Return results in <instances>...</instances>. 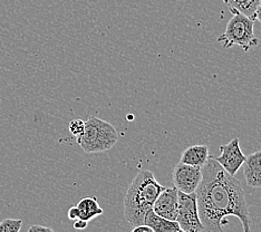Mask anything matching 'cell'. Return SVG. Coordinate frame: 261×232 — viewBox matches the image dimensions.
<instances>
[{
    "label": "cell",
    "mask_w": 261,
    "mask_h": 232,
    "mask_svg": "<svg viewBox=\"0 0 261 232\" xmlns=\"http://www.w3.org/2000/svg\"><path fill=\"white\" fill-rule=\"evenodd\" d=\"M174 187L183 193H193L197 191L199 184L202 181V170L179 162L173 169Z\"/></svg>",
    "instance_id": "cell-6"
},
{
    "label": "cell",
    "mask_w": 261,
    "mask_h": 232,
    "mask_svg": "<svg viewBox=\"0 0 261 232\" xmlns=\"http://www.w3.org/2000/svg\"><path fill=\"white\" fill-rule=\"evenodd\" d=\"M243 175L248 187L261 188V151L253 152L246 158Z\"/></svg>",
    "instance_id": "cell-9"
},
{
    "label": "cell",
    "mask_w": 261,
    "mask_h": 232,
    "mask_svg": "<svg viewBox=\"0 0 261 232\" xmlns=\"http://www.w3.org/2000/svg\"><path fill=\"white\" fill-rule=\"evenodd\" d=\"M202 181L197 189L199 216L207 232H223L225 217L234 216L243 232H251L250 212L241 183L230 175L215 158H209L202 166Z\"/></svg>",
    "instance_id": "cell-1"
},
{
    "label": "cell",
    "mask_w": 261,
    "mask_h": 232,
    "mask_svg": "<svg viewBox=\"0 0 261 232\" xmlns=\"http://www.w3.org/2000/svg\"><path fill=\"white\" fill-rule=\"evenodd\" d=\"M177 209H179V190L175 187H165L154 202L153 211L160 217L175 221Z\"/></svg>",
    "instance_id": "cell-8"
},
{
    "label": "cell",
    "mask_w": 261,
    "mask_h": 232,
    "mask_svg": "<svg viewBox=\"0 0 261 232\" xmlns=\"http://www.w3.org/2000/svg\"><path fill=\"white\" fill-rule=\"evenodd\" d=\"M130 232H153V230L145 224H141V225H135L134 229Z\"/></svg>",
    "instance_id": "cell-19"
},
{
    "label": "cell",
    "mask_w": 261,
    "mask_h": 232,
    "mask_svg": "<svg viewBox=\"0 0 261 232\" xmlns=\"http://www.w3.org/2000/svg\"><path fill=\"white\" fill-rule=\"evenodd\" d=\"M22 220L20 219H5L0 222V232H20Z\"/></svg>",
    "instance_id": "cell-14"
},
{
    "label": "cell",
    "mask_w": 261,
    "mask_h": 232,
    "mask_svg": "<svg viewBox=\"0 0 261 232\" xmlns=\"http://www.w3.org/2000/svg\"><path fill=\"white\" fill-rule=\"evenodd\" d=\"M27 232H55L50 228L44 227V225H39V224H34L32 227H29Z\"/></svg>",
    "instance_id": "cell-16"
},
{
    "label": "cell",
    "mask_w": 261,
    "mask_h": 232,
    "mask_svg": "<svg viewBox=\"0 0 261 232\" xmlns=\"http://www.w3.org/2000/svg\"><path fill=\"white\" fill-rule=\"evenodd\" d=\"M229 10L233 14H241L252 20H256L257 9L261 6V0H223Z\"/></svg>",
    "instance_id": "cell-12"
},
{
    "label": "cell",
    "mask_w": 261,
    "mask_h": 232,
    "mask_svg": "<svg viewBox=\"0 0 261 232\" xmlns=\"http://www.w3.org/2000/svg\"><path fill=\"white\" fill-rule=\"evenodd\" d=\"M256 20H258L259 22H261V6L257 9L256 13Z\"/></svg>",
    "instance_id": "cell-20"
},
{
    "label": "cell",
    "mask_w": 261,
    "mask_h": 232,
    "mask_svg": "<svg viewBox=\"0 0 261 232\" xmlns=\"http://www.w3.org/2000/svg\"><path fill=\"white\" fill-rule=\"evenodd\" d=\"M164 189L150 170H142L130 182L124 199V214L128 223L133 227L144 224L146 213L153 209L154 202Z\"/></svg>",
    "instance_id": "cell-2"
},
{
    "label": "cell",
    "mask_w": 261,
    "mask_h": 232,
    "mask_svg": "<svg viewBox=\"0 0 261 232\" xmlns=\"http://www.w3.org/2000/svg\"><path fill=\"white\" fill-rule=\"evenodd\" d=\"M209 158V147H207V145H192L182 153L180 162L202 169V166L206 163Z\"/></svg>",
    "instance_id": "cell-10"
},
{
    "label": "cell",
    "mask_w": 261,
    "mask_h": 232,
    "mask_svg": "<svg viewBox=\"0 0 261 232\" xmlns=\"http://www.w3.org/2000/svg\"><path fill=\"white\" fill-rule=\"evenodd\" d=\"M118 141V133L109 122L96 116L85 121L84 132L77 136V143L85 153H103L111 150Z\"/></svg>",
    "instance_id": "cell-3"
},
{
    "label": "cell",
    "mask_w": 261,
    "mask_h": 232,
    "mask_svg": "<svg viewBox=\"0 0 261 232\" xmlns=\"http://www.w3.org/2000/svg\"><path fill=\"white\" fill-rule=\"evenodd\" d=\"M84 127H85V122L79 120V118H77V120H73L68 125V130L70 134L76 136V138L84 132Z\"/></svg>",
    "instance_id": "cell-15"
},
{
    "label": "cell",
    "mask_w": 261,
    "mask_h": 232,
    "mask_svg": "<svg viewBox=\"0 0 261 232\" xmlns=\"http://www.w3.org/2000/svg\"><path fill=\"white\" fill-rule=\"evenodd\" d=\"M76 207L80 212V219L87 222L104 213V209L99 205L95 196H86V198L82 199Z\"/></svg>",
    "instance_id": "cell-13"
},
{
    "label": "cell",
    "mask_w": 261,
    "mask_h": 232,
    "mask_svg": "<svg viewBox=\"0 0 261 232\" xmlns=\"http://www.w3.org/2000/svg\"><path fill=\"white\" fill-rule=\"evenodd\" d=\"M144 224L150 227L153 232H183L176 221L158 216L153 209L146 213Z\"/></svg>",
    "instance_id": "cell-11"
},
{
    "label": "cell",
    "mask_w": 261,
    "mask_h": 232,
    "mask_svg": "<svg viewBox=\"0 0 261 232\" xmlns=\"http://www.w3.org/2000/svg\"><path fill=\"white\" fill-rule=\"evenodd\" d=\"M218 43L225 49L239 46L246 53L259 45V39L254 35V20L241 14H233L223 34L219 36Z\"/></svg>",
    "instance_id": "cell-4"
},
{
    "label": "cell",
    "mask_w": 261,
    "mask_h": 232,
    "mask_svg": "<svg viewBox=\"0 0 261 232\" xmlns=\"http://www.w3.org/2000/svg\"><path fill=\"white\" fill-rule=\"evenodd\" d=\"M220 157L215 159L230 175L234 176L246 161V156L240 148L238 138L231 140L228 144L220 146Z\"/></svg>",
    "instance_id": "cell-7"
},
{
    "label": "cell",
    "mask_w": 261,
    "mask_h": 232,
    "mask_svg": "<svg viewBox=\"0 0 261 232\" xmlns=\"http://www.w3.org/2000/svg\"><path fill=\"white\" fill-rule=\"evenodd\" d=\"M68 219L72 220V221H75V220L80 219V212H79V209H77L76 205L72 207L68 210Z\"/></svg>",
    "instance_id": "cell-17"
},
{
    "label": "cell",
    "mask_w": 261,
    "mask_h": 232,
    "mask_svg": "<svg viewBox=\"0 0 261 232\" xmlns=\"http://www.w3.org/2000/svg\"><path fill=\"white\" fill-rule=\"evenodd\" d=\"M175 221L183 232H201L204 227L199 216L197 193H183L179 191V209Z\"/></svg>",
    "instance_id": "cell-5"
},
{
    "label": "cell",
    "mask_w": 261,
    "mask_h": 232,
    "mask_svg": "<svg viewBox=\"0 0 261 232\" xmlns=\"http://www.w3.org/2000/svg\"><path fill=\"white\" fill-rule=\"evenodd\" d=\"M87 225H88V222L84 221V220L77 219V220H75V221H74V228L76 230H80V231L85 230L87 228Z\"/></svg>",
    "instance_id": "cell-18"
}]
</instances>
